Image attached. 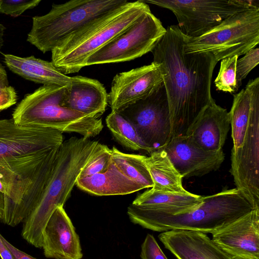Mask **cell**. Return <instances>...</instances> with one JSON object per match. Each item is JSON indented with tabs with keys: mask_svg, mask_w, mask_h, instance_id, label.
I'll use <instances>...</instances> for the list:
<instances>
[{
	"mask_svg": "<svg viewBox=\"0 0 259 259\" xmlns=\"http://www.w3.org/2000/svg\"><path fill=\"white\" fill-rule=\"evenodd\" d=\"M63 142L57 130L0 119V181L6 190L3 223L15 227L31 212L51 178Z\"/></svg>",
	"mask_w": 259,
	"mask_h": 259,
	"instance_id": "1",
	"label": "cell"
},
{
	"mask_svg": "<svg viewBox=\"0 0 259 259\" xmlns=\"http://www.w3.org/2000/svg\"><path fill=\"white\" fill-rule=\"evenodd\" d=\"M152 51L161 73L170 112L172 138L187 136L212 98L217 62L210 53L184 52L185 35L170 25Z\"/></svg>",
	"mask_w": 259,
	"mask_h": 259,
	"instance_id": "2",
	"label": "cell"
},
{
	"mask_svg": "<svg viewBox=\"0 0 259 259\" xmlns=\"http://www.w3.org/2000/svg\"><path fill=\"white\" fill-rule=\"evenodd\" d=\"M255 207L236 188L203 196L198 207L186 212L169 214L142 208L132 203L127 214L134 224L156 232L188 230L217 232L248 213Z\"/></svg>",
	"mask_w": 259,
	"mask_h": 259,
	"instance_id": "3",
	"label": "cell"
},
{
	"mask_svg": "<svg viewBox=\"0 0 259 259\" xmlns=\"http://www.w3.org/2000/svg\"><path fill=\"white\" fill-rule=\"evenodd\" d=\"M102 145L83 137H72L63 142L47 186L23 222L21 236L28 243L42 248L43 232L51 216L57 207L64 205L82 169Z\"/></svg>",
	"mask_w": 259,
	"mask_h": 259,
	"instance_id": "4",
	"label": "cell"
},
{
	"mask_svg": "<svg viewBox=\"0 0 259 259\" xmlns=\"http://www.w3.org/2000/svg\"><path fill=\"white\" fill-rule=\"evenodd\" d=\"M139 0L128 2L95 19L52 52V62L63 74L78 72L87 59L150 11Z\"/></svg>",
	"mask_w": 259,
	"mask_h": 259,
	"instance_id": "5",
	"label": "cell"
},
{
	"mask_svg": "<svg viewBox=\"0 0 259 259\" xmlns=\"http://www.w3.org/2000/svg\"><path fill=\"white\" fill-rule=\"evenodd\" d=\"M68 87L43 85L26 94L14 109V122L62 133H75L85 138L97 136L103 128L101 118L90 117L62 105Z\"/></svg>",
	"mask_w": 259,
	"mask_h": 259,
	"instance_id": "6",
	"label": "cell"
},
{
	"mask_svg": "<svg viewBox=\"0 0 259 259\" xmlns=\"http://www.w3.org/2000/svg\"><path fill=\"white\" fill-rule=\"evenodd\" d=\"M124 0H72L52 6L46 14L32 18L27 41L46 53L98 17L126 3Z\"/></svg>",
	"mask_w": 259,
	"mask_h": 259,
	"instance_id": "7",
	"label": "cell"
},
{
	"mask_svg": "<svg viewBox=\"0 0 259 259\" xmlns=\"http://www.w3.org/2000/svg\"><path fill=\"white\" fill-rule=\"evenodd\" d=\"M259 42V6H253L226 18L204 34L185 35V54H211L218 62L245 55Z\"/></svg>",
	"mask_w": 259,
	"mask_h": 259,
	"instance_id": "8",
	"label": "cell"
},
{
	"mask_svg": "<svg viewBox=\"0 0 259 259\" xmlns=\"http://www.w3.org/2000/svg\"><path fill=\"white\" fill-rule=\"evenodd\" d=\"M171 11L182 33L189 37L199 36L226 18L253 6L256 1L241 0H143Z\"/></svg>",
	"mask_w": 259,
	"mask_h": 259,
	"instance_id": "9",
	"label": "cell"
},
{
	"mask_svg": "<svg viewBox=\"0 0 259 259\" xmlns=\"http://www.w3.org/2000/svg\"><path fill=\"white\" fill-rule=\"evenodd\" d=\"M245 87L250 96V114L242 145L231 150L230 172L238 190L254 206L259 207V77Z\"/></svg>",
	"mask_w": 259,
	"mask_h": 259,
	"instance_id": "10",
	"label": "cell"
},
{
	"mask_svg": "<svg viewBox=\"0 0 259 259\" xmlns=\"http://www.w3.org/2000/svg\"><path fill=\"white\" fill-rule=\"evenodd\" d=\"M166 31L159 19L148 11L91 55L84 67L128 61L140 57L152 52Z\"/></svg>",
	"mask_w": 259,
	"mask_h": 259,
	"instance_id": "11",
	"label": "cell"
},
{
	"mask_svg": "<svg viewBox=\"0 0 259 259\" xmlns=\"http://www.w3.org/2000/svg\"><path fill=\"white\" fill-rule=\"evenodd\" d=\"M118 113L134 125L150 153L163 149L172 138L168 102L163 83L149 97Z\"/></svg>",
	"mask_w": 259,
	"mask_h": 259,
	"instance_id": "12",
	"label": "cell"
},
{
	"mask_svg": "<svg viewBox=\"0 0 259 259\" xmlns=\"http://www.w3.org/2000/svg\"><path fill=\"white\" fill-rule=\"evenodd\" d=\"M158 65L150 64L117 74L108 94L111 111L120 112L152 95L163 84Z\"/></svg>",
	"mask_w": 259,
	"mask_h": 259,
	"instance_id": "13",
	"label": "cell"
},
{
	"mask_svg": "<svg viewBox=\"0 0 259 259\" xmlns=\"http://www.w3.org/2000/svg\"><path fill=\"white\" fill-rule=\"evenodd\" d=\"M163 149L183 178L201 177L217 170L225 159L223 149L205 150L189 136L172 138Z\"/></svg>",
	"mask_w": 259,
	"mask_h": 259,
	"instance_id": "14",
	"label": "cell"
},
{
	"mask_svg": "<svg viewBox=\"0 0 259 259\" xmlns=\"http://www.w3.org/2000/svg\"><path fill=\"white\" fill-rule=\"evenodd\" d=\"M212 235L232 259H259V207Z\"/></svg>",
	"mask_w": 259,
	"mask_h": 259,
	"instance_id": "15",
	"label": "cell"
},
{
	"mask_svg": "<svg viewBox=\"0 0 259 259\" xmlns=\"http://www.w3.org/2000/svg\"><path fill=\"white\" fill-rule=\"evenodd\" d=\"M45 256L54 259H81L79 237L63 206L56 208L42 234Z\"/></svg>",
	"mask_w": 259,
	"mask_h": 259,
	"instance_id": "16",
	"label": "cell"
},
{
	"mask_svg": "<svg viewBox=\"0 0 259 259\" xmlns=\"http://www.w3.org/2000/svg\"><path fill=\"white\" fill-rule=\"evenodd\" d=\"M159 240L177 259H232L206 234L188 230H170Z\"/></svg>",
	"mask_w": 259,
	"mask_h": 259,
	"instance_id": "17",
	"label": "cell"
},
{
	"mask_svg": "<svg viewBox=\"0 0 259 259\" xmlns=\"http://www.w3.org/2000/svg\"><path fill=\"white\" fill-rule=\"evenodd\" d=\"M230 125L229 112L217 105L212 98L187 136L202 149L218 151L222 149Z\"/></svg>",
	"mask_w": 259,
	"mask_h": 259,
	"instance_id": "18",
	"label": "cell"
},
{
	"mask_svg": "<svg viewBox=\"0 0 259 259\" xmlns=\"http://www.w3.org/2000/svg\"><path fill=\"white\" fill-rule=\"evenodd\" d=\"M108 105V94L98 80L82 76L72 77L62 102L66 108L99 118Z\"/></svg>",
	"mask_w": 259,
	"mask_h": 259,
	"instance_id": "19",
	"label": "cell"
},
{
	"mask_svg": "<svg viewBox=\"0 0 259 259\" xmlns=\"http://www.w3.org/2000/svg\"><path fill=\"white\" fill-rule=\"evenodd\" d=\"M4 62L13 73L35 83L48 85L69 87L72 77L62 73L53 63L34 56L21 57L4 55Z\"/></svg>",
	"mask_w": 259,
	"mask_h": 259,
	"instance_id": "20",
	"label": "cell"
},
{
	"mask_svg": "<svg viewBox=\"0 0 259 259\" xmlns=\"http://www.w3.org/2000/svg\"><path fill=\"white\" fill-rule=\"evenodd\" d=\"M203 196L148 190L139 194L132 204L148 210L169 214L186 212L200 205Z\"/></svg>",
	"mask_w": 259,
	"mask_h": 259,
	"instance_id": "21",
	"label": "cell"
},
{
	"mask_svg": "<svg viewBox=\"0 0 259 259\" xmlns=\"http://www.w3.org/2000/svg\"><path fill=\"white\" fill-rule=\"evenodd\" d=\"M76 185L81 190L98 196L125 195L144 189L123 175L113 162L105 172L78 178Z\"/></svg>",
	"mask_w": 259,
	"mask_h": 259,
	"instance_id": "22",
	"label": "cell"
},
{
	"mask_svg": "<svg viewBox=\"0 0 259 259\" xmlns=\"http://www.w3.org/2000/svg\"><path fill=\"white\" fill-rule=\"evenodd\" d=\"M146 164L151 176L154 190L175 193H188L182 185L183 177L174 167L163 149L145 157Z\"/></svg>",
	"mask_w": 259,
	"mask_h": 259,
	"instance_id": "23",
	"label": "cell"
},
{
	"mask_svg": "<svg viewBox=\"0 0 259 259\" xmlns=\"http://www.w3.org/2000/svg\"><path fill=\"white\" fill-rule=\"evenodd\" d=\"M111 152L112 162L123 175L144 189L153 187V181L145 161V156L125 153L115 147H113Z\"/></svg>",
	"mask_w": 259,
	"mask_h": 259,
	"instance_id": "24",
	"label": "cell"
},
{
	"mask_svg": "<svg viewBox=\"0 0 259 259\" xmlns=\"http://www.w3.org/2000/svg\"><path fill=\"white\" fill-rule=\"evenodd\" d=\"M250 96L245 87L233 95V104L229 112L232 128V138L235 150L242 144L248 127L250 114Z\"/></svg>",
	"mask_w": 259,
	"mask_h": 259,
	"instance_id": "25",
	"label": "cell"
},
{
	"mask_svg": "<svg viewBox=\"0 0 259 259\" xmlns=\"http://www.w3.org/2000/svg\"><path fill=\"white\" fill-rule=\"evenodd\" d=\"M106 123L112 134L121 145L127 149L144 150L150 153L134 125L117 112L111 111Z\"/></svg>",
	"mask_w": 259,
	"mask_h": 259,
	"instance_id": "26",
	"label": "cell"
},
{
	"mask_svg": "<svg viewBox=\"0 0 259 259\" xmlns=\"http://www.w3.org/2000/svg\"><path fill=\"white\" fill-rule=\"evenodd\" d=\"M238 56H234L222 59L218 75L214 83L219 91L235 93L238 91L236 80V68Z\"/></svg>",
	"mask_w": 259,
	"mask_h": 259,
	"instance_id": "27",
	"label": "cell"
},
{
	"mask_svg": "<svg viewBox=\"0 0 259 259\" xmlns=\"http://www.w3.org/2000/svg\"><path fill=\"white\" fill-rule=\"evenodd\" d=\"M112 162L111 149L102 144L100 150L83 168L78 178L105 172L110 167Z\"/></svg>",
	"mask_w": 259,
	"mask_h": 259,
	"instance_id": "28",
	"label": "cell"
},
{
	"mask_svg": "<svg viewBox=\"0 0 259 259\" xmlns=\"http://www.w3.org/2000/svg\"><path fill=\"white\" fill-rule=\"evenodd\" d=\"M259 63V49L254 48L248 51L236 63V80L238 89L242 80Z\"/></svg>",
	"mask_w": 259,
	"mask_h": 259,
	"instance_id": "29",
	"label": "cell"
},
{
	"mask_svg": "<svg viewBox=\"0 0 259 259\" xmlns=\"http://www.w3.org/2000/svg\"><path fill=\"white\" fill-rule=\"evenodd\" d=\"M41 0H0V13L18 17L36 7Z\"/></svg>",
	"mask_w": 259,
	"mask_h": 259,
	"instance_id": "30",
	"label": "cell"
},
{
	"mask_svg": "<svg viewBox=\"0 0 259 259\" xmlns=\"http://www.w3.org/2000/svg\"><path fill=\"white\" fill-rule=\"evenodd\" d=\"M141 259H167L154 236L148 234L141 245Z\"/></svg>",
	"mask_w": 259,
	"mask_h": 259,
	"instance_id": "31",
	"label": "cell"
},
{
	"mask_svg": "<svg viewBox=\"0 0 259 259\" xmlns=\"http://www.w3.org/2000/svg\"><path fill=\"white\" fill-rule=\"evenodd\" d=\"M17 94L15 89L9 85L0 92V111L15 104L17 101Z\"/></svg>",
	"mask_w": 259,
	"mask_h": 259,
	"instance_id": "32",
	"label": "cell"
},
{
	"mask_svg": "<svg viewBox=\"0 0 259 259\" xmlns=\"http://www.w3.org/2000/svg\"><path fill=\"white\" fill-rule=\"evenodd\" d=\"M2 239L5 245L10 250L14 259H37L16 248L3 236Z\"/></svg>",
	"mask_w": 259,
	"mask_h": 259,
	"instance_id": "33",
	"label": "cell"
},
{
	"mask_svg": "<svg viewBox=\"0 0 259 259\" xmlns=\"http://www.w3.org/2000/svg\"><path fill=\"white\" fill-rule=\"evenodd\" d=\"M0 234V256L1 259H14L9 248L4 243Z\"/></svg>",
	"mask_w": 259,
	"mask_h": 259,
	"instance_id": "34",
	"label": "cell"
},
{
	"mask_svg": "<svg viewBox=\"0 0 259 259\" xmlns=\"http://www.w3.org/2000/svg\"><path fill=\"white\" fill-rule=\"evenodd\" d=\"M9 80L5 67L0 63V92L9 87Z\"/></svg>",
	"mask_w": 259,
	"mask_h": 259,
	"instance_id": "35",
	"label": "cell"
},
{
	"mask_svg": "<svg viewBox=\"0 0 259 259\" xmlns=\"http://www.w3.org/2000/svg\"><path fill=\"white\" fill-rule=\"evenodd\" d=\"M5 210V196L4 194L0 192V220L4 216Z\"/></svg>",
	"mask_w": 259,
	"mask_h": 259,
	"instance_id": "36",
	"label": "cell"
},
{
	"mask_svg": "<svg viewBox=\"0 0 259 259\" xmlns=\"http://www.w3.org/2000/svg\"><path fill=\"white\" fill-rule=\"evenodd\" d=\"M0 192L5 195L6 193V190L5 186L0 181Z\"/></svg>",
	"mask_w": 259,
	"mask_h": 259,
	"instance_id": "37",
	"label": "cell"
}]
</instances>
